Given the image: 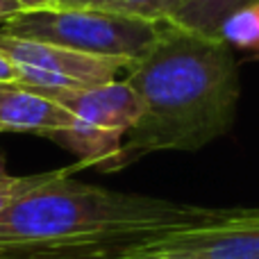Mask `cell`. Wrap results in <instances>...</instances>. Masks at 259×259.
Instances as JSON below:
<instances>
[{
    "instance_id": "obj_7",
    "label": "cell",
    "mask_w": 259,
    "mask_h": 259,
    "mask_svg": "<svg viewBox=\"0 0 259 259\" xmlns=\"http://www.w3.org/2000/svg\"><path fill=\"white\" fill-rule=\"evenodd\" d=\"M71 114L21 82H0V132L53 139L71 125Z\"/></svg>"
},
{
    "instance_id": "obj_6",
    "label": "cell",
    "mask_w": 259,
    "mask_h": 259,
    "mask_svg": "<svg viewBox=\"0 0 259 259\" xmlns=\"http://www.w3.org/2000/svg\"><path fill=\"white\" fill-rule=\"evenodd\" d=\"M143 250L178 252L196 259H259V209L230 207L221 219L170 232Z\"/></svg>"
},
{
    "instance_id": "obj_16",
    "label": "cell",
    "mask_w": 259,
    "mask_h": 259,
    "mask_svg": "<svg viewBox=\"0 0 259 259\" xmlns=\"http://www.w3.org/2000/svg\"><path fill=\"white\" fill-rule=\"evenodd\" d=\"M84 0H57V7H80Z\"/></svg>"
},
{
    "instance_id": "obj_14",
    "label": "cell",
    "mask_w": 259,
    "mask_h": 259,
    "mask_svg": "<svg viewBox=\"0 0 259 259\" xmlns=\"http://www.w3.org/2000/svg\"><path fill=\"white\" fill-rule=\"evenodd\" d=\"M21 12H25V9L18 5V0H0V25L7 23L9 18H14Z\"/></svg>"
},
{
    "instance_id": "obj_11",
    "label": "cell",
    "mask_w": 259,
    "mask_h": 259,
    "mask_svg": "<svg viewBox=\"0 0 259 259\" xmlns=\"http://www.w3.org/2000/svg\"><path fill=\"white\" fill-rule=\"evenodd\" d=\"M82 164L73 166H66V168H57V170H44V173H34V175H9L5 166H0V211L5 207H9L14 200L23 198L25 193L34 191V189L44 187V184L53 182V180L62 178V175H68V173H75L80 170Z\"/></svg>"
},
{
    "instance_id": "obj_3",
    "label": "cell",
    "mask_w": 259,
    "mask_h": 259,
    "mask_svg": "<svg viewBox=\"0 0 259 259\" xmlns=\"http://www.w3.org/2000/svg\"><path fill=\"white\" fill-rule=\"evenodd\" d=\"M166 23L127 18L91 7H53L21 12L0 25V34L64 46L98 57L137 62L159 39Z\"/></svg>"
},
{
    "instance_id": "obj_10",
    "label": "cell",
    "mask_w": 259,
    "mask_h": 259,
    "mask_svg": "<svg viewBox=\"0 0 259 259\" xmlns=\"http://www.w3.org/2000/svg\"><path fill=\"white\" fill-rule=\"evenodd\" d=\"M175 5L178 0H84L80 7L103 9L127 18H139V21L166 23Z\"/></svg>"
},
{
    "instance_id": "obj_12",
    "label": "cell",
    "mask_w": 259,
    "mask_h": 259,
    "mask_svg": "<svg viewBox=\"0 0 259 259\" xmlns=\"http://www.w3.org/2000/svg\"><path fill=\"white\" fill-rule=\"evenodd\" d=\"M114 259H196L189 255H178V252H159V250H139V252H130L123 257H114Z\"/></svg>"
},
{
    "instance_id": "obj_18",
    "label": "cell",
    "mask_w": 259,
    "mask_h": 259,
    "mask_svg": "<svg viewBox=\"0 0 259 259\" xmlns=\"http://www.w3.org/2000/svg\"><path fill=\"white\" fill-rule=\"evenodd\" d=\"M257 59H259V57H257Z\"/></svg>"
},
{
    "instance_id": "obj_2",
    "label": "cell",
    "mask_w": 259,
    "mask_h": 259,
    "mask_svg": "<svg viewBox=\"0 0 259 259\" xmlns=\"http://www.w3.org/2000/svg\"><path fill=\"white\" fill-rule=\"evenodd\" d=\"M141 103L114 170L152 152H193L230 132L237 116L239 73L232 48L219 36L166 25L127 68Z\"/></svg>"
},
{
    "instance_id": "obj_5",
    "label": "cell",
    "mask_w": 259,
    "mask_h": 259,
    "mask_svg": "<svg viewBox=\"0 0 259 259\" xmlns=\"http://www.w3.org/2000/svg\"><path fill=\"white\" fill-rule=\"evenodd\" d=\"M0 53L18 68V82L34 89H89L118 80V73L132 66V59L98 57L64 46L0 34Z\"/></svg>"
},
{
    "instance_id": "obj_9",
    "label": "cell",
    "mask_w": 259,
    "mask_h": 259,
    "mask_svg": "<svg viewBox=\"0 0 259 259\" xmlns=\"http://www.w3.org/2000/svg\"><path fill=\"white\" fill-rule=\"evenodd\" d=\"M216 36L230 46V48L252 50L255 59L259 57V0L248 3L243 7L234 9L230 16L221 21Z\"/></svg>"
},
{
    "instance_id": "obj_8",
    "label": "cell",
    "mask_w": 259,
    "mask_h": 259,
    "mask_svg": "<svg viewBox=\"0 0 259 259\" xmlns=\"http://www.w3.org/2000/svg\"><path fill=\"white\" fill-rule=\"evenodd\" d=\"M248 3H257V0H178L166 25L196 32V34L216 36L221 21Z\"/></svg>"
},
{
    "instance_id": "obj_4",
    "label": "cell",
    "mask_w": 259,
    "mask_h": 259,
    "mask_svg": "<svg viewBox=\"0 0 259 259\" xmlns=\"http://www.w3.org/2000/svg\"><path fill=\"white\" fill-rule=\"evenodd\" d=\"M30 89L57 103L73 118L71 125L50 141L73 152L82 168L94 166L105 173H114L118 150L141 116V103L127 80H112L75 91Z\"/></svg>"
},
{
    "instance_id": "obj_1",
    "label": "cell",
    "mask_w": 259,
    "mask_h": 259,
    "mask_svg": "<svg viewBox=\"0 0 259 259\" xmlns=\"http://www.w3.org/2000/svg\"><path fill=\"white\" fill-rule=\"evenodd\" d=\"M71 175L0 211V259H114L170 232L216 221L230 209L123 193Z\"/></svg>"
},
{
    "instance_id": "obj_15",
    "label": "cell",
    "mask_w": 259,
    "mask_h": 259,
    "mask_svg": "<svg viewBox=\"0 0 259 259\" xmlns=\"http://www.w3.org/2000/svg\"><path fill=\"white\" fill-rule=\"evenodd\" d=\"M25 12H36V9H53L57 7V0H18Z\"/></svg>"
},
{
    "instance_id": "obj_13",
    "label": "cell",
    "mask_w": 259,
    "mask_h": 259,
    "mask_svg": "<svg viewBox=\"0 0 259 259\" xmlns=\"http://www.w3.org/2000/svg\"><path fill=\"white\" fill-rule=\"evenodd\" d=\"M0 82H18V68L5 53H0Z\"/></svg>"
},
{
    "instance_id": "obj_17",
    "label": "cell",
    "mask_w": 259,
    "mask_h": 259,
    "mask_svg": "<svg viewBox=\"0 0 259 259\" xmlns=\"http://www.w3.org/2000/svg\"><path fill=\"white\" fill-rule=\"evenodd\" d=\"M0 166H5V159H3V157H0Z\"/></svg>"
}]
</instances>
